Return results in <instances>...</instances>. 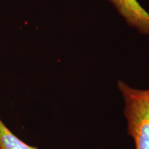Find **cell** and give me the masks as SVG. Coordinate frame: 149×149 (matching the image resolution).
Wrapping results in <instances>:
<instances>
[{
    "instance_id": "obj_2",
    "label": "cell",
    "mask_w": 149,
    "mask_h": 149,
    "mask_svg": "<svg viewBox=\"0 0 149 149\" xmlns=\"http://www.w3.org/2000/svg\"><path fill=\"white\" fill-rule=\"evenodd\" d=\"M130 26L149 36V13L137 0H109Z\"/></svg>"
},
{
    "instance_id": "obj_3",
    "label": "cell",
    "mask_w": 149,
    "mask_h": 149,
    "mask_svg": "<svg viewBox=\"0 0 149 149\" xmlns=\"http://www.w3.org/2000/svg\"><path fill=\"white\" fill-rule=\"evenodd\" d=\"M0 149H38L21 140L0 118Z\"/></svg>"
},
{
    "instance_id": "obj_1",
    "label": "cell",
    "mask_w": 149,
    "mask_h": 149,
    "mask_svg": "<svg viewBox=\"0 0 149 149\" xmlns=\"http://www.w3.org/2000/svg\"><path fill=\"white\" fill-rule=\"evenodd\" d=\"M117 86L124 102L128 134L135 148L149 149V88H133L122 81Z\"/></svg>"
}]
</instances>
